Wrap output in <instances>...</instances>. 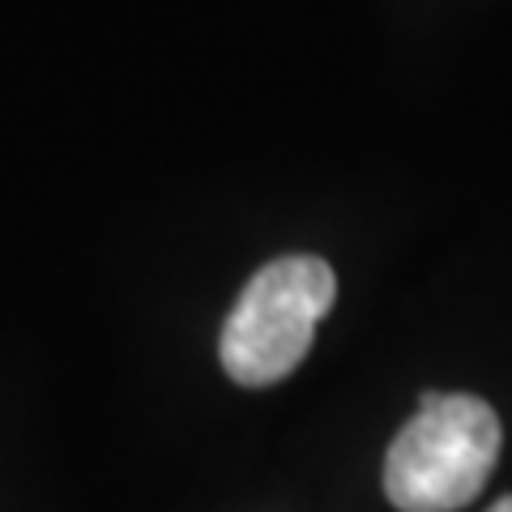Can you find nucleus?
Here are the masks:
<instances>
[{"label":"nucleus","mask_w":512,"mask_h":512,"mask_svg":"<svg viewBox=\"0 0 512 512\" xmlns=\"http://www.w3.org/2000/svg\"><path fill=\"white\" fill-rule=\"evenodd\" d=\"M500 457V419L483 397L423 393L384 457V495L402 512L466 508Z\"/></svg>","instance_id":"1"},{"label":"nucleus","mask_w":512,"mask_h":512,"mask_svg":"<svg viewBox=\"0 0 512 512\" xmlns=\"http://www.w3.org/2000/svg\"><path fill=\"white\" fill-rule=\"evenodd\" d=\"M333 295L338 278L320 256H278L256 269L222 325L218 355L227 376L244 389H265L291 376L312 350Z\"/></svg>","instance_id":"2"},{"label":"nucleus","mask_w":512,"mask_h":512,"mask_svg":"<svg viewBox=\"0 0 512 512\" xmlns=\"http://www.w3.org/2000/svg\"><path fill=\"white\" fill-rule=\"evenodd\" d=\"M491 512H512V495H504V500H500V504H495Z\"/></svg>","instance_id":"3"}]
</instances>
